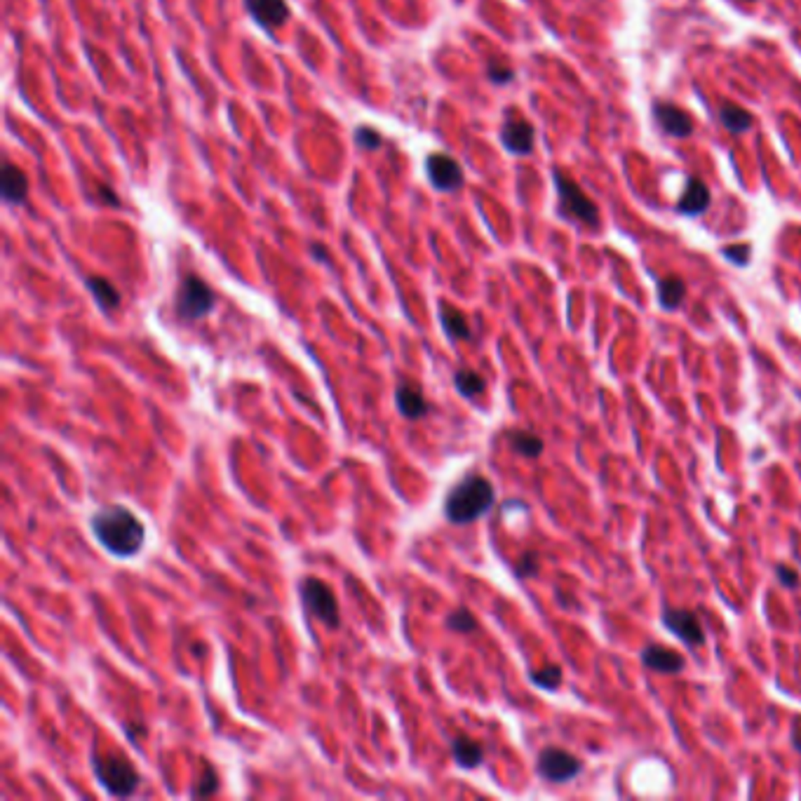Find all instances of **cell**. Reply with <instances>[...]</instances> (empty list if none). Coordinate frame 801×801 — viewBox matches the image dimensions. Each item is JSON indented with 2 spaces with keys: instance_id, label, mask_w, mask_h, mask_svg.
I'll list each match as a JSON object with an SVG mask.
<instances>
[{
  "instance_id": "cell-1",
  "label": "cell",
  "mask_w": 801,
  "mask_h": 801,
  "mask_svg": "<svg viewBox=\"0 0 801 801\" xmlns=\"http://www.w3.org/2000/svg\"><path fill=\"white\" fill-rule=\"evenodd\" d=\"M92 534L113 557H134L144 548L146 529L137 515L123 506L102 507L92 515Z\"/></svg>"
},
{
  "instance_id": "cell-2",
  "label": "cell",
  "mask_w": 801,
  "mask_h": 801,
  "mask_svg": "<svg viewBox=\"0 0 801 801\" xmlns=\"http://www.w3.org/2000/svg\"><path fill=\"white\" fill-rule=\"evenodd\" d=\"M493 499H496V493H493L492 482L482 475H468L446 493L445 517L452 524H470L489 513Z\"/></svg>"
},
{
  "instance_id": "cell-3",
  "label": "cell",
  "mask_w": 801,
  "mask_h": 801,
  "mask_svg": "<svg viewBox=\"0 0 801 801\" xmlns=\"http://www.w3.org/2000/svg\"><path fill=\"white\" fill-rule=\"evenodd\" d=\"M92 768H95L96 782L118 799L134 795L139 790V782H141V775H139L137 768L132 767V761L118 752H95L92 754Z\"/></svg>"
},
{
  "instance_id": "cell-4",
  "label": "cell",
  "mask_w": 801,
  "mask_h": 801,
  "mask_svg": "<svg viewBox=\"0 0 801 801\" xmlns=\"http://www.w3.org/2000/svg\"><path fill=\"white\" fill-rule=\"evenodd\" d=\"M555 186L560 193V210L561 214H567L568 219H576L585 224L590 228L599 226V210L592 200L583 193V188L576 184L574 179H568L567 174L555 172Z\"/></svg>"
},
{
  "instance_id": "cell-5",
  "label": "cell",
  "mask_w": 801,
  "mask_h": 801,
  "mask_svg": "<svg viewBox=\"0 0 801 801\" xmlns=\"http://www.w3.org/2000/svg\"><path fill=\"white\" fill-rule=\"evenodd\" d=\"M299 592H301V602L310 616L317 618L322 625H327L329 630H336L341 625L339 602L327 583L317 581V578H303Z\"/></svg>"
},
{
  "instance_id": "cell-6",
  "label": "cell",
  "mask_w": 801,
  "mask_h": 801,
  "mask_svg": "<svg viewBox=\"0 0 801 801\" xmlns=\"http://www.w3.org/2000/svg\"><path fill=\"white\" fill-rule=\"evenodd\" d=\"M217 306V294L198 275H186L177 294V313L184 320H202Z\"/></svg>"
},
{
  "instance_id": "cell-7",
  "label": "cell",
  "mask_w": 801,
  "mask_h": 801,
  "mask_svg": "<svg viewBox=\"0 0 801 801\" xmlns=\"http://www.w3.org/2000/svg\"><path fill=\"white\" fill-rule=\"evenodd\" d=\"M581 768L583 761L571 752H567V750H560V747H545L538 754V761H536V771H538L543 781L548 782L571 781V778L581 774Z\"/></svg>"
},
{
  "instance_id": "cell-8",
  "label": "cell",
  "mask_w": 801,
  "mask_h": 801,
  "mask_svg": "<svg viewBox=\"0 0 801 801\" xmlns=\"http://www.w3.org/2000/svg\"><path fill=\"white\" fill-rule=\"evenodd\" d=\"M425 170H428V179L438 191H459L461 186L466 184L463 177V167L459 164V160L446 156V153H432L425 160Z\"/></svg>"
},
{
  "instance_id": "cell-9",
  "label": "cell",
  "mask_w": 801,
  "mask_h": 801,
  "mask_svg": "<svg viewBox=\"0 0 801 801\" xmlns=\"http://www.w3.org/2000/svg\"><path fill=\"white\" fill-rule=\"evenodd\" d=\"M534 125L529 123L527 118H522L520 113H513V116L506 118L503 130H500V141H503L507 151L515 153V156H527L534 149Z\"/></svg>"
},
{
  "instance_id": "cell-10",
  "label": "cell",
  "mask_w": 801,
  "mask_h": 801,
  "mask_svg": "<svg viewBox=\"0 0 801 801\" xmlns=\"http://www.w3.org/2000/svg\"><path fill=\"white\" fill-rule=\"evenodd\" d=\"M665 628L679 637L682 642H686L689 646H700L706 642V632L700 628V621L693 616L691 611L686 609H668L663 616Z\"/></svg>"
},
{
  "instance_id": "cell-11",
  "label": "cell",
  "mask_w": 801,
  "mask_h": 801,
  "mask_svg": "<svg viewBox=\"0 0 801 801\" xmlns=\"http://www.w3.org/2000/svg\"><path fill=\"white\" fill-rule=\"evenodd\" d=\"M653 116H656V123L660 125V130L665 134L684 139L693 132V118L684 109H679L677 103L658 102L653 106Z\"/></svg>"
},
{
  "instance_id": "cell-12",
  "label": "cell",
  "mask_w": 801,
  "mask_h": 801,
  "mask_svg": "<svg viewBox=\"0 0 801 801\" xmlns=\"http://www.w3.org/2000/svg\"><path fill=\"white\" fill-rule=\"evenodd\" d=\"M247 12L259 21L261 27L278 28L289 19V5L285 0H245Z\"/></svg>"
},
{
  "instance_id": "cell-13",
  "label": "cell",
  "mask_w": 801,
  "mask_h": 801,
  "mask_svg": "<svg viewBox=\"0 0 801 801\" xmlns=\"http://www.w3.org/2000/svg\"><path fill=\"white\" fill-rule=\"evenodd\" d=\"M642 663L660 675H677L684 668V656L668 646H660V644H651L642 651Z\"/></svg>"
},
{
  "instance_id": "cell-14",
  "label": "cell",
  "mask_w": 801,
  "mask_h": 801,
  "mask_svg": "<svg viewBox=\"0 0 801 801\" xmlns=\"http://www.w3.org/2000/svg\"><path fill=\"white\" fill-rule=\"evenodd\" d=\"M0 193L3 200L10 205H19L28 195V177L27 172L12 163L3 164V174H0Z\"/></svg>"
},
{
  "instance_id": "cell-15",
  "label": "cell",
  "mask_w": 801,
  "mask_h": 801,
  "mask_svg": "<svg viewBox=\"0 0 801 801\" xmlns=\"http://www.w3.org/2000/svg\"><path fill=\"white\" fill-rule=\"evenodd\" d=\"M710 188H707L698 177H689L686 179V191L682 193V198L677 202V210L686 217H698L710 207Z\"/></svg>"
},
{
  "instance_id": "cell-16",
  "label": "cell",
  "mask_w": 801,
  "mask_h": 801,
  "mask_svg": "<svg viewBox=\"0 0 801 801\" xmlns=\"http://www.w3.org/2000/svg\"><path fill=\"white\" fill-rule=\"evenodd\" d=\"M395 404H398L400 414L404 418H411V421H416V418H423L428 414V400L423 398V393L418 391L416 385L411 384H402L395 391Z\"/></svg>"
},
{
  "instance_id": "cell-17",
  "label": "cell",
  "mask_w": 801,
  "mask_h": 801,
  "mask_svg": "<svg viewBox=\"0 0 801 801\" xmlns=\"http://www.w3.org/2000/svg\"><path fill=\"white\" fill-rule=\"evenodd\" d=\"M85 285H88L89 294L95 296V301L99 303L102 310H116L120 306V292L111 280H106L102 275H89Z\"/></svg>"
},
{
  "instance_id": "cell-18",
  "label": "cell",
  "mask_w": 801,
  "mask_h": 801,
  "mask_svg": "<svg viewBox=\"0 0 801 801\" xmlns=\"http://www.w3.org/2000/svg\"><path fill=\"white\" fill-rule=\"evenodd\" d=\"M452 754L454 761L461 768H477L482 764V759H484L482 747L473 738H468V736H456L452 740Z\"/></svg>"
},
{
  "instance_id": "cell-19",
  "label": "cell",
  "mask_w": 801,
  "mask_h": 801,
  "mask_svg": "<svg viewBox=\"0 0 801 801\" xmlns=\"http://www.w3.org/2000/svg\"><path fill=\"white\" fill-rule=\"evenodd\" d=\"M720 120L726 130L733 132V134H743V132L750 130L754 123V118L750 111L743 109V106H738V103H731V102L721 103Z\"/></svg>"
},
{
  "instance_id": "cell-20",
  "label": "cell",
  "mask_w": 801,
  "mask_h": 801,
  "mask_svg": "<svg viewBox=\"0 0 801 801\" xmlns=\"http://www.w3.org/2000/svg\"><path fill=\"white\" fill-rule=\"evenodd\" d=\"M684 294L686 285L677 275H668V278L658 282V301H660V306L665 310H677L682 306V301H684Z\"/></svg>"
},
{
  "instance_id": "cell-21",
  "label": "cell",
  "mask_w": 801,
  "mask_h": 801,
  "mask_svg": "<svg viewBox=\"0 0 801 801\" xmlns=\"http://www.w3.org/2000/svg\"><path fill=\"white\" fill-rule=\"evenodd\" d=\"M507 442L513 446L515 452L524 456V459H536V456H541L543 454V439L534 432L527 431H513L507 432Z\"/></svg>"
},
{
  "instance_id": "cell-22",
  "label": "cell",
  "mask_w": 801,
  "mask_h": 801,
  "mask_svg": "<svg viewBox=\"0 0 801 801\" xmlns=\"http://www.w3.org/2000/svg\"><path fill=\"white\" fill-rule=\"evenodd\" d=\"M439 320H442V327H445V332L452 336L454 341H466V339H470V324H468L466 316H463L461 310L442 306Z\"/></svg>"
},
{
  "instance_id": "cell-23",
  "label": "cell",
  "mask_w": 801,
  "mask_h": 801,
  "mask_svg": "<svg viewBox=\"0 0 801 801\" xmlns=\"http://www.w3.org/2000/svg\"><path fill=\"white\" fill-rule=\"evenodd\" d=\"M454 384H456V391L461 393V395H463V398H477V395H482V393H484V388H486V381L484 378L480 377V374H475V371H470V370H463V371H456V377H454Z\"/></svg>"
},
{
  "instance_id": "cell-24",
  "label": "cell",
  "mask_w": 801,
  "mask_h": 801,
  "mask_svg": "<svg viewBox=\"0 0 801 801\" xmlns=\"http://www.w3.org/2000/svg\"><path fill=\"white\" fill-rule=\"evenodd\" d=\"M531 682H534L536 686L545 689V691H555L557 686L561 684V668L560 665H550L545 670L534 672V675H531Z\"/></svg>"
},
{
  "instance_id": "cell-25",
  "label": "cell",
  "mask_w": 801,
  "mask_h": 801,
  "mask_svg": "<svg viewBox=\"0 0 801 801\" xmlns=\"http://www.w3.org/2000/svg\"><path fill=\"white\" fill-rule=\"evenodd\" d=\"M446 628L454 632H473L477 628V621L468 609H456L446 618Z\"/></svg>"
},
{
  "instance_id": "cell-26",
  "label": "cell",
  "mask_w": 801,
  "mask_h": 801,
  "mask_svg": "<svg viewBox=\"0 0 801 801\" xmlns=\"http://www.w3.org/2000/svg\"><path fill=\"white\" fill-rule=\"evenodd\" d=\"M217 790H219V778H217V771H214L210 764L202 771V778H200V785L191 792V797H212L217 795Z\"/></svg>"
},
{
  "instance_id": "cell-27",
  "label": "cell",
  "mask_w": 801,
  "mask_h": 801,
  "mask_svg": "<svg viewBox=\"0 0 801 801\" xmlns=\"http://www.w3.org/2000/svg\"><path fill=\"white\" fill-rule=\"evenodd\" d=\"M486 76H489L492 82H496V85H507V82L515 78V71L510 69L507 64L493 59V62H489V66H486Z\"/></svg>"
},
{
  "instance_id": "cell-28",
  "label": "cell",
  "mask_w": 801,
  "mask_h": 801,
  "mask_svg": "<svg viewBox=\"0 0 801 801\" xmlns=\"http://www.w3.org/2000/svg\"><path fill=\"white\" fill-rule=\"evenodd\" d=\"M355 144L360 149H364V151H377L378 146L384 144V139L371 127H360V130H355Z\"/></svg>"
},
{
  "instance_id": "cell-29",
  "label": "cell",
  "mask_w": 801,
  "mask_h": 801,
  "mask_svg": "<svg viewBox=\"0 0 801 801\" xmlns=\"http://www.w3.org/2000/svg\"><path fill=\"white\" fill-rule=\"evenodd\" d=\"M724 256L729 261H733L736 266H747L750 256H752V247L750 245H729L724 247Z\"/></svg>"
},
{
  "instance_id": "cell-30",
  "label": "cell",
  "mask_w": 801,
  "mask_h": 801,
  "mask_svg": "<svg viewBox=\"0 0 801 801\" xmlns=\"http://www.w3.org/2000/svg\"><path fill=\"white\" fill-rule=\"evenodd\" d=\"M515 571H517V576H520V578H529V576H536V571H538V555H536V553H524V555H522V560H520V564L515 567Z\"/></svg>"
},
{
  "instance_id": "cell-31",
  "label": "cell",
  "mask_w": 801,
  "mask_h": 801,
  "mask_svg": "<svg viewBox=\"0 0 801 801\" xmlns=\"http://www.w3.org/2000/svg\"><path fill=\"white\" fill-rule=\"evenodd\" d=\"M775 574H778V581H781L788 590H795L797 585H799V574H797L795 568H790V567H785V564H781V567L775 568Z\"/></svg>"
},
{
  "instance_id": "cell-32",
  "label": "cell",
  "mask_w": 801,
  "mask_h": 801,
  "mask_svg": "<svg viewBox=\"0 0 801 801\" xmlns=\"http://www.w3.org/2000/svg\"><path fill=\"white\" fill-rule=\"evenodd\" d=\"M792 745L801 752V720H797L795 726H792Z\"/></svg>"
}]
</instances>
